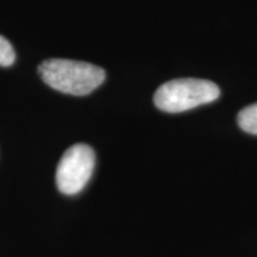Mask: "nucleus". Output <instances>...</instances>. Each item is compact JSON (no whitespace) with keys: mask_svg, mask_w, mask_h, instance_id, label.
Returning a JSON list of instances; mask_svg holds the SVG:
<instances>
[{"mask_svg":"<svg viewBox=\"0 0 257 257\" xmlns=\"http://www.w3.org/2000/svg\"><path fill=\"white\" fill-rule=\"evenodd\" d=\"M94 152L87 145H73L63 153L56 169V184L63 194L82 192L94 169Z\"/></svg>","mask_w":257,"mask_h":257,"instance_id":"nucleus-3","label":"nucleus"},{"mask_svg":"<svg viewBox=\"0 0 257 257\" xmlns=\"http://www.w3.org/2000/svg\"><path fill=\"white\" fill-rule=\"evenodd\" d=\"M237 123L241 130L250 135H257V103L250 104L239 111Z\"/></svg>","mask_w":257,"mask_h":257,"instance_id":"nucleus-4","label":"nucleus"},{"mask_svg":"<svg viewBox=\"0 0 257 257\" xmlns=\"http://www.w3.org/2000/svg\"><path fill=\"white\" fill-rule=\"evenodd\" d=\"M16 59V53L15 49L10 45V42L8 39H5L3 36H0V66L8 67L15 63Z\"/></svg>","mask_w":257,"mask_h":257,"instance_id":"nucleus-5","label":"nucleus"},{"mask_svg":"<svg viewBox=\"0 0 257 257\" xmlns=\"http://www.w3.org/2000/svg\"><path fill=\"white\" fill-rule=\"evenodd\" d=\"M220 96V89L204 79H175L162 84L155 93L157 109L167 113H180L197 106L214 101Z\"/></svg>","mask_w":257,"mask_h":257,"instance_id":"nucleus-2","label":"nucleus"},{"mask_svg":"<svg viewBox=\"0 0 257 257\" xmlns=\"http://www.w3.org/2000/svg\"><path fill=\"white\" fill-rule=\"evenodd\" d=\"M42 80L57 92L84 96L104 82V70L86 62L67 59H49L39 66Z\"/></svg>","mask_w":257,"mask_h":257,"instance_id":"nucleus-1","label":"nucleus"}]
</instances>
